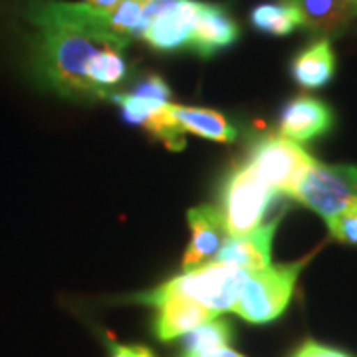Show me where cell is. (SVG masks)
<instances>
[{
	"mask_svg": "<svg viewBox=\"0 0 357 357\" xmlns=\"http://www.w3.org/2000/svg\"><path fill=\"white\" fill-rule=\"evenodd\" d=\"M337 72L332 40L318 38L298 52L290 62V76L304 89L326 88Z\"/></svg>",
	"mask_w": 357,
	"mask_h": 357,
	"instance_id": "15",
	"label": "cell"
},
{
	"mask_svg": "<svg viewBox=\"0 0 357 357\" xmlns=\"http://www.w3.org/2000/svg\"><path fill=\"white\" fill-rule=\"evenodd\" d=\"M250 24L256 32L268 36H290L302 28V18L288 2H262L252 8Z\"/></svg>",
	"mask_w": 357,
	"mask_h": 357,
	"instance_id": "17",
	"label": "cell"
},
{
	"mask_svg": "<svg viewBox=\"0 0 357 357\" xmlns=\"http://www.w3.org/2000/svg\"><path fill=\"white\" fill-rule=\"evenodd\" d=\"M276 195L278 192L268 187L248 163L234 167L225 183L220 208L229 238L258 229Z\"/></svg>",
	"mask_w": 357,
	"mask_h": 357,
	"instance_id": "3",
	"label": "cell"
},
{
	"mask_svg": "<svg viewBox=\"0 0 357 357\" xmlns=\"http://www.w3.org/2000/svg\"><path fill=\"white\" fill-rule=\"evenodd\" d=\"M290 197L318 213L328 225L357 199V167L321 165L316 161Z\"/></svg>",
	"mask_w": 357,
	"mask_h": 357,
	"instance_id": "4",
	"label": "cell"
},
{
	"mask_svg": "<svg viewBox=\"0 0 357 357\" xmlns=\"http://www.w3.org/2000/svg\"><path fill=\"white\" fill-rule=\"evenodd\" d=\"M335 123L332 105L316 96L300 93L284 103L278 117L282 137L298 145L312 143L330 133Z\"/></svg>",
	"mask_w": 357,
	"mask_h": 357,
	"instance_id": "9",
	"label": "cell"
},
{
	"mask_svg": "<svg viewBox=\"0 0 357 357\" xmlns=\"http://www.w3.org/2000/svg\"><path fill=\"white\" fill-rule=\"evenodd\" d=\"M243 278L244 272L238 268L222 262H208L178 274L177 278L165 282L163 286L191 298L218 316L234 307Z\"/></svg>",
	"mask_w": 357,
	"mask_h": 357,
	"instance_id": "6",
	"label": "cell"
},
{
	"mask_svg": "<svg viewBox=\"0 0 357 357\" xmlns=\"http://www.w3.org/2000/svg\"><path fill=\"white\" fill-rule=\"evenodd\" d=\"M112 357H153V354L143 345H114Z\"/></svg>",
	"mask_w": 357,
	"mask_h": 357,
	"instance_id": "22",
	"label": "cell"
},
{
	"mask_svg": "<svg viewBox=\"0 0 357 357\" xmlns=\"http://www.w3.org/2000/svg\"><path fill=\"white\" fill-rule=\"evenodd\" d=\"M310 260L312 256H306L290 264L268 266L258 272H244L232 312L250 324H270L278 319L290 304L296 282Z\"/></svg>",
	"mask_w": 357,
	"mask_h": 357,
	"instance_id": "2",
	"label": "cell"
},
{
	"mask_svg": "<svg viewBox=\"0 0 357 357\" xmlns=\"http://www.w3.org/2000/svg\"><path fill=\"white\" fill-rule=\"evenodd\" d=\"M238 38L241 28L230 16L229 8L218 2H203L189 42V50L201 58H213L218 52L234 46Z\"/></svg>",
	"mask_w": 357,
	"mask_h": 357,
	"instance_id": "11",
	"label": "cell"
},
{
	"mask_svg": "<svg viewBox=\"0 0 357 357\" xmlns=\"http://www.w3.org/2000/svg\"><path fill=\"white\" fill-rule=\"evenodd\" d=\"M20 16L30 26L28 70L40 88L66 100H98L88 79L89 66L109 48H128L107 10L86 2L24 0Z\"/></svg>",
	"mask_w": 357,
	"mask_h": 357,
	"instance_id": "1",
	"label": "cell"
},
{
	"mask_svg": "<svg viewBox=\"0 0 357 357\" xmlns=\"http://www.w3.org/2000/svg\"><path fill=\"white\" fill-rule=\"evenodd\" d=\"M135 300L157 310L153 330L161 342L177 340L181 335L192 332L195 328L203 326L204 321L217 318V314L201 306L199 302L169 290L163 284L151 292L137 294Z\"/></svg>",
	"mask_w": 357,
	"mask_h": 357,
	"instance_id": "8",
	"label": "cell"
},
{
	"mask_svg": "<svg viewBox=\"0 0 357 357\" xmlns=\"http://www.w3.org/2000/svg\"><path fill=\"white\" fill-rule=\"evenodd\" d=\"M280 225V217L274 218L268 225H260L248 234L227 238L222 248L215 256V262H222L229 266L238 268L243 272H258L272 266V241Z\"/></svg>",
	"mask_w": 357,
	"mask_h": 357,
	"instance_id": "12",
	"label": "cell"
},
{
	"mask_svg": "<svg viewBox=\"0 0 357 357\" xmlns=\"http://www.w3.org/2000/svg\"><path fill=\"white\" fill-rule=\"evenodd\" d=\"M187 220L191 227V243L183 256L185 272L204 264L211 256H217L229 238L222 213L217 206H195L187 213Z\"/></svg>",
	"mask_w": 357,
	"mask_h": 357,
	"instance_id": "13",
	"label": "cell"
},
{
	"mask_svg": "<svg viewBox=\"0 0 357 357\" xmlns=\"http://www.w3.org/2000/svg\"><path fill=\"white\" fill-rule=\"evenodd\" d=\"M109 98L119 105L121 115L128 123L147 131L153 139L161 141L165 147L173 151L185 149L183 129L178 128L177 121L169 112L171 103L143 100L133 93H112Z\"/></svg>",
	"mask_w": 357,
	"mask_h": 357,
	"instance_id": "10",
	"label": "cell"
},
{
	"mask_svg": "<svg viewBox=\"0 0 357 357\" xmlns=\"http://www.w3.org/2000/svg\"><path fill=\"white\" fill-rule=\"evenodd\" d=\"M302 18V28L319 38L342 34L357 18V0H284Z\"/></svg>",
	"mask_w": 357,
	"mask_h": 357,
	"instance_id": "14",
	"label": "cell"
},
{
	"mask_svg": "<svg viewBox=\"0 0 357 357\" xmlns=\"http://www.w3.org/2000/svg\"><path fill=\"white\" fill-rule=\"evenodd\" d=\"M129 93L143 98V100H151V102H161V103H171V88L165 79L157 74H149V76L141 77L139 82L131 88Z\"/></svg>",
	"mask_w": 357,
	"mask_h": 357,
	"instance_id": "20",
	"label": "cell"
},
{
	"mask_svg": "<svg viewBox=\"0 0 357 357\" xmlns=\"http://www.w3.org/2000/svg\"><path fill=\"white\" fill-rule=\"evenodd\" d=\"M88 6H93V8H100V10H112L115 8L119 2H123V0H84Z\"/></svg>",
	"mask_w": 357,
	"mask_h": 357,
	"instance_id": "23",
	"label": "cell"
},
{
	"mask_svg": "<svg viewBox=\"0 0 357 357\" xmlns=\"http://www.w3.org/2000/svg\"><path fill=\"white\" fill-rule=\"evenodd\" d=\"M201 6L199 0H151L141 40L157 52L189 50Z\"/></svg>",
	"mask_w": 357,
	"mask_h": 357,
	"instance_id": "7",
	"label": "cell"
},
{
	"mask_svg": "<svg viewBox=\"0 0 357 357\" xmlns=\"http://www.w3.org/2000/svg\"><path fill=\"white\" fill-rule=\"evenodd\" d=\"M328 230L337 243L357 246V199L328 222Z\"/></svg>",
	"mask_w": 357,
	"mask_h": 357,
	"instance_id": "19",
	"label": "cell"
},
{
	"mask_svg": "<svg viewBox=\"0 0 357 357\" xmlns=\"http://www.w3.org/2000/svg\"><path fill=\"white\" fill-rule=\"evenodd\" d=\"M169 112L183 131H191L199 137L218 141V143H230L236 139V129L230 126L225 115L218 114L215 109L171 103Z\"/></svg>",
	"mask_w": 357,
	"mask_h": 357,
	"instance_id": "16",
	"label": "cell"
},
{
	"mask_svg": "<svg viewBox=\"0 0 357 357\" xmlns=\"http://www.w3.org/2000/svg\"><path fill=\"white\" fill-rule=\"evenodd\" d=\"M246 163L278 195H292L300 178L316 165V159L294 141L282 135H266L252 145Z\"/></svg>",
	"mask_w": 357,
	"mask_h": 357,
	"instance_id": "5",
	"label": "cell"
},
{
	"mask_svg": "<svg viewBox=\"0 0 357 357\" xmlns=\"http://www.w3.org/2000/svg\"><path fill=\"white\" fill-rule=\"evenodd\" d=\"M232 330L225 319H208L203 326L195 328L185 335V356L203 357L218 351L222 347H229Z\"/></svg>",
	"mask_w": 357,
	"mask_h": 357,
	"instance_id": "18",
	"label": "cell"
},
{
	"mask_svg": "<svg viewBox=\"0 0 357 357\" xmlns=\"http://www.w3.org/2000/svg\"><path fill=\"white\" fill-rule=\"evenodd\" d=\"M203 357H244V356H241L238 351H234V349H230V347H222V349L213 351V354H208V356H203Z\"/></svg>",
	"mask_w": 357,
	"mask_h": 357,
	"instance_id": "24",
	"label": "cell"
},
{
	"mask_svg": "<svg viewBox=\"0 0 357 357\" xmlns=\"http://www.w3.org/2000/svg\"><path fill=\"white\" fill-rule=\"evenodd\" d=\"M290 357H351L342 349H335L332 345H324L314 340H307L300 345Z\"/></svg>",
	"mask_w": 357,
	"mask_h": 357,
	"instance_id": "21",
	"label": "cell"
}]
</instances>
